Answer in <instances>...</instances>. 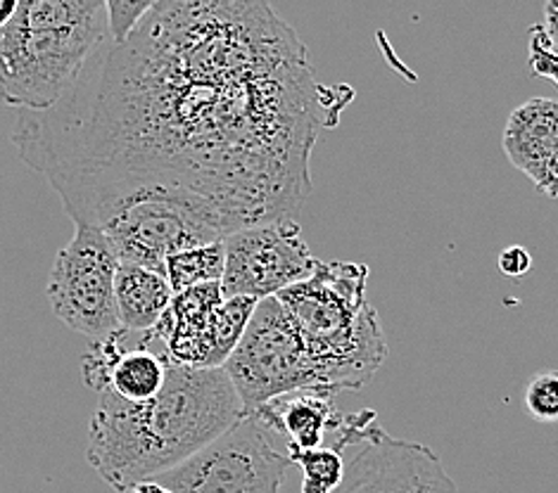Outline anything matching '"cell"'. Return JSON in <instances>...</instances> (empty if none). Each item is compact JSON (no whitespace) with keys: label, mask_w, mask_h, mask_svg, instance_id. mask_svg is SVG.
<instances>
[{"label":"cell","mask_w":558,"mask_h":493,"mask_svg":"<svg viewBox=\"0 0 558 493\" xmlns=\"http://www.w3.org/2000/svg\"><path fill=\"white\" fill-rule=\"evenodd\" d=\"M542 29L547 34L549 44L558 50V0H549L544 3V17H542Z\"/></svg>","instance_id":"22"},{"label":"cell","mask_w":558,"mask_h":493,"mask_svg":"<svg viewBox=\"0 0 558 493\" xmlns=\"http://www.w3.org/2000/svg\"><path fill=\"white\" fill-rule=\"evenodd\" d=\"M354 448L333 493H459L430 446L390 436L378 422Z\"/></svg>","instance_id":"10"},{"label":"cell","mask_w":558,"mask_h":493,"mask_svg":"<svg viewBox=\"0 0 558 493\" xmlns=\"http://www.w3.org/2000/svg\"><path fill=\"white\" fill-rule=\"evenodd\" d=\"M20 0H0V29L12 22V17L17 15Z\"/></svg>","instance_id":"23"},{"label":"cell","mask_w":558,"mask_h":493,"mask_svg":"<svg viewBox=\"0 0 558 493\" xmlns=\"http://www.w3.org/2000/svg\"><path fill=\"white\" fill-rule=\"evenodd\" d=\"M226 269V247L223 243L203 245L195 249L179 251L165 266V275L169 280L174 295H181L185 289L221 283Z\"/></svg>","instance_id":"15"},{"label":"cell","mask_w":558,"mask_h":493,"mask_svg":"<svg viewBox=\"0 0 558 493\" xmlns=\"http://www.w3.org/2000/svg\"><path fill=\"white\" fill-rule=\"evenodd\" d=\"M344 453L333 446L292 453L290 460L302 468V493H333L344 477Z\"/></svg>","instance_id":"16"},{"label":"cell","mask_w":558,"mask_h":493,"mask_svg":"<svg viewBox=\"0 0 558 493\" xmlns=\"http://www.w3.org/2000/svg\"><path fill=\"white\" fill-rule=\"evenodd\" d=\"M336 392L302 390L278 396L262 408L252 410L267 428L288 442V456L324 446L328 434H336L342 412L336 408Z\"/></svg>","instance_id":"11"},{"label":"cell","mask_w":558,"mask_h":493,"mask_svg":"<svg viewBox=\"0 0 558 493\" xmlns=\"http://www.w3.org/2000/svg\"><path fill=\"white\" fill-rule=\"evenodd\" d=\"M129 493H174V491H169L167 486L157 484V482H143V484H138V486L131 489Z\"/></svg>","instance_id":"24"},{"label":"cell","mask_w":558,"mask_h":493,"mask_svg":"<svg viewBox=\"0 0 558 493\" xmlns=\"http://www.w3.org/2000/svg\"><path fill=\"white\" fill-rule=\"evenodd\" d=\"M119 263L122 259L108 237L76 225L74 237L50 269L46 295L52 313L90 342L122 330L114 297Z\"/></svg>","instance_id":"7"},{"label":"cell","mask_w":558,"mask_h":493,"mask_svg":"<svg viewBox=\"0 0 558 493\" xmlns=\"http://www.w3.org/2000/svg\"><path fill=\"white\" fill-rule=\"evenodd\" d=\"M223 370L241 396L245 412L292 392L324 390L300 328L276 297L257 304L243 340Z\"/></svg>","instance_id":"5"},{"label":"cell","mask_w":558,"mask_h":493,"mask_svg":"<svg viewBox=\"0 0 558 493\" xmlns=\"http://www.w3.org/2000/svg\"><path fill=\"white\" fill-rule=\"evenodd\" d=\"M119 323L129 332H153L174 301L165 273L122 261L114 283Z\"/></svg>","instance_id":"13"},{"label":"cell","mask_w":558,"mask_h":493,"mask_svg":"<svg viewBox=\"0 0 558 493\" xmlns=\"http://www.w3.org/2000/svg\"><path fill=\"white\" fill-rule=\"evenodd\" d=\"M558 148V100L530 98L515 108L504 126L501 150L509 162L537 181L547 159Z\"/></svg>","instance_id":"12"},{"label":"cell","mask_w":558,"mask_h":493,"mask_svg":"<svg viewBox=\"0 0 558 493\" xmlns=\"http://www.w3.org/2000/svg\"><path fill=\"white\" fill-rule=\"evenodd\" d=\"M530 72H533L535 78H547L556 88H558V50L549 44L547 34H544L542 24L530 26Z\"/></svg>","instance_id":"19"},{"label":"cell","mask_w":558,"mask_h":493,"mask_svg":"<svg viewBox=\"0 0 558 493\" xmlns=\"http://www.w3.org/2000/svg\"><path fill=\"white\" fill-rule=\"evenodd\" d=\"M314 82L307 48L267 3L155 0L110 36L58 104L20 112L12 143L74 223L131 193L215 205L238 229L292 219L310 157L352 96Z\"/></svg>","instance_id":"1"},{"label":"cell","mask_w":558,"mask_h":493,"mask_svg":"<svg viewBox=\"0 0 558 493\" xmlns=\"http://www.w3.org/2000/svg\"><path fill=\"white\" fill-rule=\"evenodd\" d=\"M153 332H131L126 349L110 370L102 394H112L129 404H145L162 392L169 370V356L159 344L155 352ZM100 396V394H98Z\"/></svg>","instance_id":"14"},{"label":"cell","mask_w":558,"mask_h":493,"mask_svg":"<svg viewBox=\"0 0 558 493\" xmlns=\"http://www.w3.org/2000/svg\"><path fill=\"white\" fill-rule=\"evenodd\" d=\"M499 271L509 278H523L525 273H530L533 269V257L530 251L521 245H511L499 255Z\"/></svg>","instance_id":"20"},{"label":"cell","mask_w":558,"mask_h":493,"mask_svg":"<svg viewBox=\"0 0 558 493\" xmlns=\"http://www.w3.org/2000/svg\"><path fill=\"white\" fill-rule=\"evenodd\" d=\"M257 412H245L231 430L155 482L174 493H281L290 456Z\"/></svg>","instance_id":"6"},{"label":"cell","mask_w":558,"mask_h":493,"mask_svg":"<svg viewBox=\"0 0 558 493\" xmlns=\"http://www.w3.org/2000/svg\"><path fill=\"white\" fill-rule=\"evenodd\" d=\"M108 36L100 0H20L0 29V100L20 112L50 110Z\"/></svg>","instance_id":"3"},{"label":"cell","mask_w":558,"mask_h":493,"mask_svg":"<svg viewBox=\"0 0 558 493\" xmlns=\"http://www.w3.org/2000/svg\"><path fill=\"white\" fill-rule=\"evenodd\" d=\"M535 188L542 195H547L551 199H558V148L547 159V164H544L542 173H539L537 181H535Z\"/></svg>","instance_id":"21"},{"label":"cell","mask_w":558,"mask_h":493,"mask_svg":"<svg viewBox=\"0 0 558 493\" xmlns=\"http://www.w3.org/2000/svg\"><path fill=\"white\" fill-rule=\"evenodd\" d=\"M366 280L364 263H318L312 278L276 297L300 328L328 392L359 390L388 358L378 313L366 299Z\"/></svg>","instance_id":"4"},{"label":"cell","mask_w":558,"mask_h":493,"mask_svg":"<svg viewBox=\"0 0 558 493\" xmlns=\"http://www.w3.org/2000/svg\"><path fill=\"white\" fill-rule=\"evenodd\" d=\"M155 0H108L105 15H108V34L114 46H124L134 32L153 10Z\"/></svg>","instance_id":"17"},{"label":"cell","mask_w":558,"mask_h":493,"mask_svg":"<svg viewBox=\"0 0 558 493\" xmlns=\"http://www.w3.org/2000/svg\"><path fill=\"white\" fill-rule=\"evenodd\" d=\"M243 416L241 396L223 368H185L169 358L167 382L153 402L98 396L86 460L105 484L129 493L217 442Z\"/></svg>","instance_id":"2"},{"label":"cell","mask_w":558,"mask_h":493,"mask_svg":"<svg viewBox=\"0 0 558 493\" xmlns=\"http://www.w3.org/2000/svg\"><path fill=\"white\" fill-rule=\"evenodd\" d=\"M257 299H226L221 283L174 295L169 311L153 330L171 361L185 368H223L243 340Z\"/></svg>","instance_id":"8"},{"label":"cell","mask_w":558,"mask_h":493,"mask_svg":"<svg viewBox=\"0 0 558 493\" xmlns=\"http://www.w3.org/2000/svg\"><path fill=\"white\" fill-rule=\"evenodd\" d=\"M226 269L221 292L226 299L278 297L288 287L314 275L318 261L298 221L278 219L252 225L223 239Z\"/></svg>","instance_id":"9"},{"label":"cell","mask_w":558,"mask_h":493,"mask_svg":"<svg viewBox=\"0 0 558 493\" xmlns=\"http://www.w3.org/2000/svg\"><path fill=\"white\" fill-rule=\"evenodd\" d=\"M525 408L537 422H558V370H542L527 380Z\"/></svg>","instance_id":"18"}]
</instances>
